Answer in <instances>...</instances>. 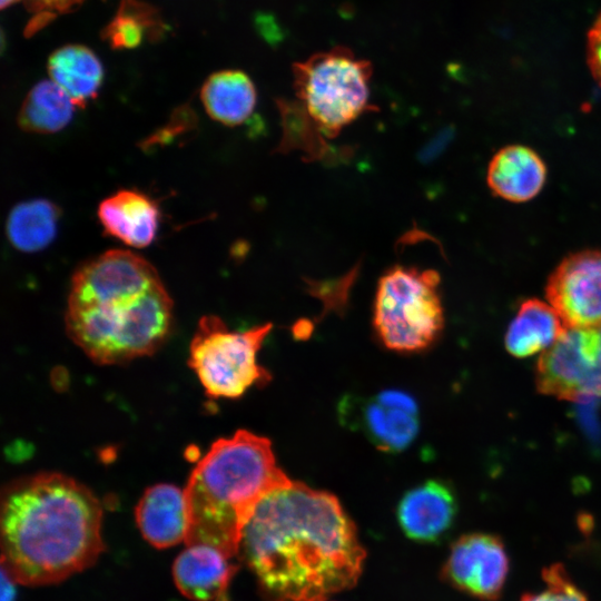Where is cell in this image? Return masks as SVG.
Segmentation results:
<instances>
[{"mask_svg": "<svg viewBox=\"0 0 601 601\" xmlns=\"http://www.w3.org/2000/svg\"><path fill=\"white\" fill-rule=\"evenodd\" d=\"M237 559L266 601H325L355 585L365 550L336 496L294 482L255 508Z\"/></svg>", "mask_w": 601, "mask_h": 601, "instance_id": "obj_1", "label": "cell"}, {"mask_svg": "<svg viewBox=\"0 0 601 601\" xmlns=\"http://www.w3.org/2000/svg\"><path fill=\"white\" fill-rule=\"evenodd\" d=\"M102 508L60 473L12 482L1 497V568L26 585L52 584L91 566L104 550Z\"/></svg>", "mask_w": 601, "mask_h": 601, "instance_id": "obj_2", "label": "cell"}, {"mask_svg": "<svg viewBox=\"0 0 601 601\" xmlns=\"http://www.w3.org/2000/svg\"><path fill=\"white\" fill-rule=\"evenodd\" d=\"M70 339L100 365L152 354L173 325V300L156 268L112 249L73 274L65 315Z\"/></svg>", "mask_w": 601, "mask_h": 601, "instance_id": "obj_3", "label": "cell"}, {"mask_svg": "<svg viewBox=\"0 0 601 601\" xmlns=\"http://www.w3.org/2000/svg\"><path fill=\"white\" fill-rule=\"evenodd\" d=\"M268 439L246 430L217 440L193 470L185 494L186 544L207 543L237 558L240 532L258 503L293 485Z\"/></svg>", "mask_w": 601, "mask_h": 601, "instance_id": "obj_4", "label": "cell"}, {"mask_svg": "<svg viewBox=\"0 0 601 601\" xmlns=\"http://www.w3.org/2000/svg\"><path fill=\"white\" fill-rule=\"evenodd\" d=\"M370 61L345 47L318 52L293 66L297 104L324 137L334 138L371 108Z\"/></svg>", "mask_w": 601, "mask_h": 601, "instance_id": "obj_5", "label": "cell"}, {"mask_svg": "<svg viewBox=\"0 0 601 601\" xmlns=\"http://www.w3.org/2000/svg\"><path fill=\"white\" fill-rule=\"evenodd\" d=\"M439 285L434 269L404 265L390 268L380 278L373 324L385 347L417 352L436 341L444 326Z\"/></svg>", "mask_w": 601, "mask_h": 601, "instance_id": "obj_6", "label": "cell"}, {"mask_svg": "<svg viewBox=\"0 0 601 601\" xmlns=\"http://www.w3.org/2000/svg\"><path fill=\"white\" fill-rule=\"evenodd\" d=\"M266 323L243 332L230 331L217 316H204L189 347V366L208 396L236 398L270 374L257 362V353L272 331Z\"/></svg>", "mask_w": 601, "mask_h": 601, "instance_id": "obj_7", "label": "cell"}, {"mask_svg": "<svg viewBox=\"0 0 601 601\" xmlns=\"http://www.w3.org/2000/svg\"><path fill=\"white\" fill-rule=\"evenodd\" d=\"M535 385L562 400L601 397V325L568 327L539 358Z\"/></svg>", "mask_w": 601, "mask_h": 601, "instance_id": "obj_8", "label": "cell"}, {"mask_svg": "<svg viewBox=\"0 0 601 601\" xmlns=\"http://www.w3.org/2000/svg\"><path fill=\"white\" fill-rule=\"evenodd\" d=\"M338 408L345 425L362 432L382 452H402L418 434L417 403L403 391L386 390L367 397L346 396Z\"/></svg>", "mask_w": 601, "mask_h": 601, "instance_id": "obj_9", "label": "cell"}, {"mask_svg": "<svg viewBox=\"0 0 601 601\" xmlns=\"http://www.w3.org/2000/svg\"><path fill=\"white\" fill-rule=\"evenodd\" d=\"M510 560L503 541L489 533L460 536L451 546L442 578L482 601H497L504 590Z\"/></svg>", "mask_w": 601, "mask_h": 601, "instance_id": "obj_10", "label": "cell"}, {"mask_svg": "<svg viewBox=\"0 0 601 601\" xmlns=\"http://www.w3.org/2000/svg\"><path fill=\"white\" fill-rule=\"evenodd\" d=\"M545 296L568 327L601 325V249L562 259L548 279Z\"/></svg>", "mask_w": 601, "mask_h": 601, "instance_id": "obj_11", "label": "cell"}, {"mask_svg": "<svg viewBox=\"0 0 601 601\" xmlns=\"http://www.w3.org/2000/svg\"><path fill=\"white\" fill-rule=\"evenodd\" d=\"M457 508L455 492L447 483L428 480L402 496L396 516L408 539L431 543L449 532L456 518Z\"/></svg>", "mask_w": 601, "mask_h": 601, "instance_id": "obj_12", "label": "cell"}, {"mask_svg": "<svg viewBox=\"0 0 601 601\" xmlns=\"http://www.w3.org/2000/svg\"><path fill=\"white\" fill-rule=\"evenodd\" d=\"M235 558L211 544H187L173 564L175 584L190 600H216L226 592L238 569Z\"/></svg>", "mask_w": 601, "mask_h": 601, "instance_id": "obj_13", "label": "cell"}, {"mask_svg": "<svg viewBox=\"0 0 601 601\" xmlns=\"http://www.w3.org/2000/svg\"><path fill=\"white\" fill-rule=\"evenodd\" d=\"M135 519L144 539L155 548L186 541L189 512L185 490L168 483L148 487L136 505Z\"/></svg>", "mask_w": 601, "mask_h": 601, "instance_id": "obj_14", "label": "cell"}, {"mask_svg": "<svg viewBox=\"0 0 601 601\" xmlns=\"http://www.w3.org/2000/svg\"><path fill=\"white\" fill-rule=\"evenodd\" d=\"M98 218L109 236L130 247L142 248L154 242L160 213L147 195L122 189L99 204Z\"/></svg>", "mask_w": 601, "mask_h": 601, "instance_id": "obj_15", "label": "cell"}, {"mask_svg": "<svg viewBox=\"0 0 601 601\" xmlns=\"http://www.w3.org/2000/svg\"><path fill=\"white\" fill-rule=\"evenodd\" d=\"M546 166L536 151L523 145H509L490 160L486 181L492 193L512 203L534 198L543 188Z\"/></svg>", "mask_w": 601, "mask_h": 601, "instance_id": "obj_16", "label": "cell"}, {"mask_svg": "<svg viewBox=\"0 0 601 601\" xmlns=\"http://www.w3.org/2000/svg\"><path fill=\"white\" fill-rule=\"evenodd\" d=\"M566 328L550 303L526 299L508 327L506 351L515 357L531 356L553 345Z\"/></svg>", "mask_w": 601, "mask_h": 601, "instance_id": "obj_17", "label": "cell"}, {"mask_svg": "<svg viewBox=\"0 0 601 601\" xmlns=\"http://www.w3.org/2000/svg\"><path fill=\"white\" fill-rule=\"evenodd\" d=\"M200 100L210 118L226 126H238L254 112L257 93L245 72L224 70L206 79Z\"/></svg>", "mask_w": 601, "mask_h": 601, "instance_id": "obj_18", "label": "cell"}, {"mask_svg": "<svg viewBox=\"0 0 601 601\" xmlns=\"http://www.w3.org/2000/svg\"><path fill=\"white\" fill-rule=\"evenodd\" d=\"M50 79L59 85L77 107L93 99L104 79V69L96 53L81 45H68L49 58Z\"/></svg>", "mask_w": 601, "mask_h": 601, "instance_id": "obj_19", "label": "cell"}, {"mask_svg": "<svg viewBox=\"0 0 601 601\" xmlns=\"http://www.w3.org/2000/svg\"><path fill=\"white\" fill-rule=\"evenodd\" d=\"M59 217V208L48 199L22 201L8 215L6 223L8 240L20 252L42 250L56 238Z\"/></svg>", "mask_w": 601, "mask_h": 601, "instance_id": "obj_20", "label": "cell"}, {"mask_svg": "<svg viewBox=\"0 0 601 601\" xmlns=\"http://www.w3.org/2000/svg\"><path fill=\"white\" fill-rule=\"evenodd\" d=\"M75 107L70 96L53 80H41L24 98L18 112V125L24 131L55 134L72 119Z\"/></svg>", "mask_w": 601, "mask_h": 601, "instance_id": "obj_21", "label": "cell"}, {"mask_svg": "<svg viewBox=\"0 0 601 601\" xmlns=\"http://www.w3.org/2000/svg\"><path fill=\"white\" fill-rule=\"evenodd\" d=\"M160 19L149 6L137 0H122L104 37L112 48L130 49L139 46L147 33L160 32Z\"/></svg>", "mask_w": 601, "mask_h": 601, "instance_id": "obj_22", "label": "cell"}, {"mask_svg": "<svg viewBox=\"0 0 601 601\" xmlns=\"http://www.w3.org/2000/svg\"><path fill=\"white\" fill-rule=\"evenodd\" d=\"M542 580L544 588L541 591L525 593L520 601H588L561 563L544 568Z\"/></svg>", "mask_w": 601, "mask_h": 601, "instance_id": "obj_23", "label": "cell"}, {"mask_svg": "<svg viewBox=\"0 0 601 601\" xmlns=\"http://www.w3.org/2000/svg\"><path fill=\"white\" fill-rule=\"evenodd\" d=\"M83 0H24L27 9L35 14L33 31L49 19L70 12L78 8Z\"/></svg>", "mask_w": 601, "mask_h": 601, "instance_id": "obj_24", "label": "cell"}, {"mask_svg": "<svg viewBox=\"0 0 601 601\" xmlns=\"http://www.w3.org/2000/svg\"><path fill=\"white\" fill-rule=\"evenodd\" d=\"M588 63L595 81L601 87V13L588 35Z\"/></svg>", "mask_w": 601, "mask_h": 601, "instance_id": "obj_25", "label": "cell"}, {"mask_svg": "<svg viewBox=\"0 0 601 601\" xmlns=\"http://www.w3.org/2000/svg\"><path fill=\"white\" fill-rule=\"evenodd\" d=\"M17 583L7 571L1 568V601H14Z\"/></svg>", "mask_w": 601, "mask_h": 601, "instance_id": "obj_26", "label": "cell"}, {"mask_svg": "<svg viewBox=\"0 0 601 601\" xmlns=\"http://www.w3.org/2000/svg\"><path fill=\"white\" fill-rule=\"evenodd\" d=\"M17 1L19 0H0L1 9H6L7 7L13 4Z\"/></svg>", "mask_w": 601, "mask_h": 601, "instance_id": "obj_27", "label": "cell"}]
</instances>
